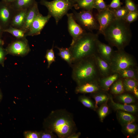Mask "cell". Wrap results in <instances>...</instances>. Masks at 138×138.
<instances>
[{
	"instance_id": "obj_46",
	"label": "cell",
	"mask_w": 138,
	"mask_h": 138,
	"mask_svg": "<svg viewBox=\"0 0 138 138\" xmlns=\"http://www.w3.org/2000/svg\"><path fill=\"white\" fill-rule=\"evenodd\" d=\"M4 44V42L3 41L0 39V46L3 45Z\"/></svg>"
},
{
	"instance_id": "obj_23",
	"label": "cell",
	"mask_w": 138,
	"mask_h": 138,
	"mask_svg": "<svg viewBox=\"0 0 138 138\" xmlns=\"http://www.w3.org/2000/svg\"><path fill=\"white\" fill-rule=\"evenodd\" d=\"M55 47L59 51L58 55L71 67L73 65L72 56L69 48H60L57 46Z\"/></svg>"
},
{
	"instance_id": "obj_5",
	"label": "cell",
	"mask_w": 138,
	"mask_h": 138,
	"mask_svg": "<svg viewBox=\"0 0 138 138\" xmlns=\"http://www.w3.org/2000/svg\"><path fill=\"white\" fill-rule=\"evenodd\" d=\"M40 3L47 8L48 14L54 18L56 25L75 4L71 0H53L51 1L41 0Z\"/></svg>"
},
{
	"instance_id": "obj_25",
	"label": "cell",
	"mask_w": 138,
	"mask_h": 138,
	"mask_svg": "<svg viewBox=\"0 0 138 138\" xmlns=\"http://www.w3.org/2000/svg\"><path fill=\"white\" fill-rule=\"evenodd\" d=\"M110 88L111 93L114 95H119L124 93L122 79L120 78L115 81Z\"/></svg>"
},
{
	"instance_id": "obj_47",
	"label": "cell",
	"mask_w": 138,
	"mask_h": 138,
	"mask_svg": "<svg viewBox=\"0 0 138 138\" xmlns=\"http://www.w3.org/2000/svg\"><path fill=\"white\" fill-rule=\"evenodd\" d=\"M75 4L77 3L79 0H71Z\"/></svg>"
},
{
	"instance_id": "obj_41",
	"label": "cell",
	"mask_w": 138,
	"mask_h": 138,
	"mask_svg": "<svg viewBox=\"0 0 138 138\" xmlns=\"http://www.w3.org/2000/svg\"><path fill=\"white\" fill-rule=\"evenodd\" d=\"M6 53L5 50H4L1 46H0V64L3 66L4 65V63Z\"/></svg>"
},
{
	"instance_id": "obj_12",
	"label": "cell",
	"mask_w": 138,
	"mask_h": 138,
	"mask_svg": "<svg viewBox=\"0 0 138 138\" xmlns=\"http://www.w3.org/2000/svg\"><path fill=\"white\" fill-rule=\"evenodd\" d=\"M15 12L10 3H7L6 5L0 7V21L7 28L10 26Z\"/></svg>"
},
{
	"instance_id": "obj_29",
	"label": "cell",
	"mask_w": 138,
	"mask_h": 138,
	"mask_svg": "<svg viewBox=\"0 0 138 138\" xmlns=\"http://www.w3.org/2000/svg\"><path fill=\"white\" fill-rule=\"evenodd\" d=\"M112 10L116 19H118L124 20L126 16L129 12L125 6Z\"/></svg>"
},
{
	"instance_id": "obj_22",
	"label": "cell",
	"mask_w": 138,
	"mask_h": 138,
	"mask_svg": "<svg viewBox=\"0 0 138 138\" xmlns=\"http://www.w3.org/2000/svg\"><path fill=\"white\" fill-rule=\"evenodd\" d=\"M117 116L120 122L123 125L133 123L135 120V118L132 115L127 112L118 110Z\"/></svg>"
},
{
	"instance_id": "obj_20",
	"label": "cell",
	"mask_w": 138,
	"mask_h": 138,
	"mask_svg": "<svg viewBox=\"0 0 138 138\" xmlns=\"http://www.w3.org/2000/svg\"><path fill=\"white\" fill-rule=\"evenodd\" d=\"M109 98L111 105L114 109L132 113H135L137 111V107L135 105L122 104L116 103L113 101L111 96H109Z\"/></svg>"
},
{
	"instance_id": "obj_43",
	"label": "cell",
	"mask_w": 138,
	"mask_h": 138,
	"mask_svg": "<svg viewBox=\"0 0 138 138\" xmlns=\"http://www.w3.org/2000/svg\"><path fill=\"white\" fill-rule=\"evenodd\" d=\"M132 92L136 96L137 98L138 97V90L137 86L135 87L134 88Z\"/></svg>"
},
{
	"instance_id": "obj_39",
	"label": "cell",
	"mask_w": 138,
	"mask_h": 138,
	"mask_svg": "<svg viewBox=\"0 0 138 138\" xmlns=\"http://www.w3.org/2000/svg\"><path fill=\"white\" fill-rule=\"evenodd\" d=\"M23 134L25 138H40L39 132L27 131H24Z\"/></svg>"
},
{
	"instance_id": "obj_16",
	"label": "cell",
	"mask_w": 138,
	"mask_h": 138,
	"mask_svg": "<svg viewBox=\"0 0 138 138\" xmlns=\"http://www.w3.org/2000/svg\"><path fill=\"white\" fill-rule=\"evenodd\" d=\"M102 90L98 83L89 82L77 86L75 88V92L76 94L93 93Z\"/></svg>"
},
{
	"instance_id": "obj_34",
	"label": "cell",
	"mask_w": 138,
	"mask_h": 138,
	"mask_svg": "<svg viewBox=\"0 0 138 138\" xmlns=\"http://www.w3.org/2000/svg\"><path fill=\"white\" fill-rule=\"evenodd\" d=\"M124 130L125 132L129 135L134 134L137 131V127L136 125L132 123L124 125Z\"/></svg>"
},
{
	"instance_id": "obj_9",
	"label": "cell",
	"mask_w": 138,
	"mask_h": 138,
	"mask_svg": "<svg viewBox=\"0 0 138 138\" xmlns=\"http://www.w3.org/2000/svg\"><path fill=\"white\" fill-rule=\"evenodd\" d=\"M51 17L49 14L44 16L39 12L32 23L28 31L26 33V36H33L40 34Z\"/></svg>"
},
{
	"instance_id": "obj_2",
	"label": "cell",
	"mask_w": 138,
	"mask_h": 138,
	"mask_svg": "<svg viewBox=\"0 0 138 138\" xmlns=\"http://www.w3.org/2000/svg\"><path fill=\"white\" fill-rule=\"evenodd\" d=\"M102 34L109 44L118 50L124 49L132 37L130 24L125 20L117 19L105 28Z\"/></svg>"
},
{
	"instance_id": "obj_35",
	"label": "cell",
	"mask_w": 138,
	"mask_h": 138,
	"mask_svg": "<svg viewBox=\"0 0 138 138\" xmlns=\"http://www.w3.org/2000/svg\"><path fill=\"white\" fill-rule=\"evenodd\" d=\"M94 8L96 9L98 12L108 8L107 5L103 0H94Z\"/></svg>"
},
{
	"instance_id": "obj_36",
	"label": "cell",
	"mask_w": 138,
	"mask_h": 138,
	"mask_svg": "<svg viewBox=\"0 0 138 138\" xmlns=\"http://www.w3.org/2000/svg\"><path fill=\"white\" fill-rule=\"evenodd\" d=\"M138 17V11L129 12L126 16L124 20L126 22L130 24L136 20Z\"/></svg>"
},
{
	"instance_id": "obj_30",
	"label": "cell",
	"mask_w": 138,
	"mask_h": 138,
	"mask_svg": "<svg viewBox=\"0 0 138 138\" xmlns=\"http://www.w3.org/2000/svg\"><path fill=\"white\" fill-rule=\"evenodd\" d=\"M78 101L85 107L95 110L96 108L93 102L88 97L84 95L79 96Z\"/></svg>"
},
{
	"instance_id": "obj_44",
	"label": "cell",
	"mask_w": 138,
	"mask_h": 138,
	"mask_svg": "<svg viewBox=\"0 0 138 138\" xmlns=\"http://www.w3.org/2000/svg\"><path fill=\"white\" fill-rule=\"evenodd\" d=\"M5 3H11L14 2L16 0H3Z\"/></svg>"
},
{
	"instance_id": "obj_11",
	"label": "cell",
	"mask_w": 138,
	"mask_h": 138,
	"mask_svg": "<svg viewBox=\"0 0 138 138\" xmlns=\"http://www.w3.org/2000/svg\"><path fill=\"white\" fill-rule=\"evenodd\" d=\"M66 15L67 18L68 30L72 38V41H74L86 32L85 30L76 22L73 13H67Z\"/></svg>"
},
{
	"instance_id": "obj_31",
	"label": "cell",
	"mask_w": 138,
	"mask_h": 138,
	"mask_svg": "<svg viewBox=\"0 0 138 138\" xmlns=\"http://www.w3.org/2000/svg\"><path fill=\"white\" fill-rule=\"evenodd\" d=\"M117 98L120 102L124 103L130 104L135 102L133 97L128 94L123 93L118 95Z\"/></svg>"
},
{
	"instance_id": "obj_40",
	"label": "cell",
	"mask_w": 138,
	"mask_h": 138,
	"mask_svg": "<svg viewBox=\"0 0 138 138\" xmlns=\"http://www.w3.org/2000/svg\"><path fill=\"white\" fill-rule=\"evenodd\" d=\"M121 4L120 0H112L107 7L112 9H117L121 7Z\"/></svg>"
},
{
	"instance_id": "obj_28",
	"label": "cell",
	"mask_w": 138,
	"mask_h": 138,
	"mask_svg": "<svg viewBox=\"0 0 138 138\" xmlns=\"http://www.w3.org/2000/svg\"><path fill=\"white\" fill-rule=\"evenodd\" d=\"M101 91L94 93L93 96L95 101L96 108H98V105L106 102L109 99V97L106 93L100 92Z\"/></svg>"
},
{
	"instance_id": "obj_15",
	"label": "cell",
	"mask_w": 138,
	"mask_h": 138,
	"mask_svg": "<svg viewBox=\"0 0 138 138\" xmlns=\"http://www.w3.org/2000/svg\"><path fill=\"white\" fill-rule=\"evenodd\" d=\"M95 57L101 77H105L113 73L110 63L102 59L97 53L95 54Z\"/></svg>"
},
{
	"instance_id": "obj_18",
	"label": "cell",
	"mask_w": 138,
	"mask_h": 138,
	"mask_svg": "<svg viewBox=\"0 0 138 138\" xmlns=\"http://www.w3.org/2000/svg\"><path fill=\"white\" fill-rule=\"evenodd\" d=\"M120 78L117 73H114L108 76L101 77L99 79L98 83L102 90H108L112 84Z\"/></svg>"
},
{
	"instance_id": "obj_17",
	"label": "cell",
	"mask_w": 138,
	"mask_h": 138,
	"mask_svg": "<svg viewBox=\"0 0 138 138\" xmlns=\"http://www.w3.org/2000/svg\"><path fill=\"white\" fill-rule=\"evenodd\" d=\"M27 10V9L16 11L12 18L10 26L22 29L25 23Z\"/></svg>"
},
{
	"instance_id": "obj_37",
	"label": "cell",
	"mask_w": 138,
	"mask_h": 138,
	"mask_svg": "<svg viewBox=\"0 0 138 138\" xmlns=\"http://www.w3.org/2000/svg\"><path fill=\"white\" fill-rule=\"evenodd\" d=\"M125 7L129 12L138 11L137 6L132 0H125Z\"/></svg>"
},
{
	"instance_id": "obj_8",
	"label": "cell",
	"mask_w": 138,
	"mask_h": 138,
	"mask_svg": "<svg viewBox=\"0 0 138 138\" xmlns=\"http://www.w3.org/2000/svg\"><path fill=\"white\" fill-rule=\"evenodd\" d=\"M7 53L22 56L27 54L30 50L28 41L26 38L17 39L9 44L5 49Z\"/></svg>"
},
{
	"instance_id": "obj_1",
	"label": "cell",
	"mask_w": 138,
	"mask_h": 138,
	"mask_svg": "<svg viewBox=\"0 0 138 138\" xmlns=\"http://www.w3.org/2000/svg\"><path fill=\"white\" fill-rule=\"evenodd\" d=\"M43 125L44 129L55 133L60 138H68L77 130L73 115L63 109L52 111L44 119Z\"/></svg>"
},
{
	"instance_id": "obj_14",
	"label": "cell",
	"mask_w": 138,
	"mask_h": 138,
	"mask_svg": "<svg viewBox=\"0 0 138 138\" xmlns=\"http://www.w3.org/2000/svg\"><path fill=\"white\" fill-rule=\"evenodd\" d=\"M39 12L38 4L35 1L33 5L27 9L25 23L21 29L26 33L34 18Z\"/></svg>"
},
{
	"instance_id": "obj_4",
	"label": "cell",
	"mask_w": 138,
	"mask_h": 138,
	"mask_svg": "<svg viewBox=\"0 0 138 138\" xmlns=\"http://www.w3.org/2000/svg\"><path fill=\"white\" fill-rule=\"evenodd\" d=\"M98 33L86 32L76 40L72 41L69 48L71 53L73 64L83 59L97 53Z\"/></svg>"
},
{
	"instance_id": "obj_42",
	"label": "cell",
	"mask_w": 138,
	"mask_h": 138,
	"mask_svg": "<svg viewBox=\"0 0 138 138\" xmlns=\"http://www.w3.org/2000/svg\"><path fill=\"white\" fill-rule=\"evenodd\" d=\"M81 135L80 132H79L77 133L76 132L73 133L70 135L68 138H78Z\"/></svg>"
},
{
	"instance_id": "obj_10",
	"label": "cell",
	"mask_w": 138,
	"mask_h": 138,
	"mask_svg": "<svg viewBox=\"0 0 138 138\" xmlns=\"http://www.w3.org/2000/svg\"><path fill=\"white\" fill-rule=\"evenodd\" d=\"M95 18L99 22V33L102 34L105 28L116 19L112 9L108 8L98 12Z\"/></svg>"
},
{
	"instance_id": "obj_6",
	"label": "cell",
	"mask_w": 138,
	"mask_h": 138,
	"mask_svg": "<svg viewBox=\"0 0 138 138\" xmlns=\"http://www.w3.org/2000/svg\"><path fill=\"white\" fill-rule=\"evenodd\" d=\"M110 64L113 73L128 68L137 67L135 57L124 49L114 51Z\"/></svg>"
},
{
	"instance_id": "obj_32",
	"label": "cell",
	"mask_w": 138,
	"mask_h": 138,
	"mask_svg": "<svg viewBox=\"0 0 138 138\" xmlns=\"http://www.w3.org/2000/svg\"><path fill=\"white\" fill-rule=\"evenodd\" d=\"M53 44L52 48L48 49L46 52L45 57L47 62V68H49L51 64L55 61V57L53 50Z\"/></svg>"
},
{
	"instance_id": "obj_48",
	"label": "cell",
	"mask_w": 138,
	"mask_h": 138,
	"mask_svg": "<svg viewBox=\"0 0 138 138\" xmlns=\"http://www.w3.org/2000/svg\"><path fill=\"white\" fill-rule=\"evenodd\" d=\"M3 30H2L1 27V25H0V33L2 31H3Z\"/></svg>"
},
{
	"instance_id": "obj_3",
	"label": "cell",
	"mask_w": 138,
	"mask_h": 138,
	"mask_svg": "<svg viewBox=\"0 0 138 138\" xmlns=\"http://www.w3.org/2000/svg\"><path fill=\"white\" fill-rule=\"evenodd\" d=\"M72 77L77 86L87 83H98L101 77L95 55L86 57L73 63Z\"/></svg>"
},
{
	"instance_id": "obj_27",
	"label": "cell",
	"mask_w": 138,
	"mask_h": 138,
	"mask_svg": "<svg viewBox=\"0 0 138 138\" xmlns=\"http://www.w3.org/2000/svg\"><path fill=\"white\" fill-rule=\"evenodd\" d=\"M125 91L132 92L134 88L138 86V80L131 78L122 79Z\"/></svg>"
},
{
	"instance_id": "obj_21",
	"label": "cell",
	"mask_w": 138,
	"mask_h": 138,
	"mask_svg": "<svg viewBox=\"0 0 138 138\" xmlns=\"http://www.w3.org/2000/svg\"><path fill=\"white\" fill-rule=\"evenodd\" d=\"M35 2V0H16L10 4L16 12L28 9L33 5Z\"/></svg>"
},
{
	"instance_id": "obj_26",
	"label": "cell",
	"mask_w": 138,
	"mask_h": 138,
	"mask_svg": "<svg viewBox=\"0 0 138 138\" xmlns=\"http://www.w3.org/2000/svg\"><path fill=\"white\" fill-rule=\"evenodd\" d=\"M3 31L10 33L17 39L23 38L26 37V32L25 31L10 26L7 28L3 29Z\"/></svg>"
},
{
	"instance_id": "obj_7",
	"label": "cell",
	"mask_w": 138,
	"mask_h": 138,
	"mask_svg": "<svg viewBox=\"0 0 138 138\" xmlns=\"http://www.w3.org/2000/svg\"><path fill=\"white\" fill-rule=\"evenodd\" d=\"M73 12L75 20L85 30L91 32L99 30V25L92 11L84 10L78 12L73 10Z\"/></svg>"
},
{
	"instance_id": "obj_19",
	"label": "cell",
	"mask_w": 138,
	"mask_h": 138,
	"mask_svg": "<svg viewBox=\"0 0 138 138\" xmlns=\"http://www.w3.org/2000/svg\"><path fill=\"white\" fill-rule=\"evenodd\" d=\"M120 78H131L138 80V68L137 67H130L118 72Z\"/></svg>"
},
{
	"instance_id": "obj_13",
	"label": "cell",
	"mask_w": 138,
	"mask_h": 138,
	"mask_svg": "<svg viewBox=\"0 0 138 138\" xmlns=\"http://www.w3.org/2000/svg\"><path fill=\"white\" fill-rule=\"evenodd\" d=\"M114 51L112 46L98 41L97 44V53L110 64Z\"/></svg>"
},
{
	"instance_id": "obj_24",
	"label": "cell",
	"mask_w": 138,
	"mask_h": 138,
	"mask_svg": "<svg viewBox=\"0 0 138 138\" xmlns=\"http://www.w3.org/2000/svg\"><path fill=\"white\" fill-rule=\"evenodd\" d=\"M94 0H79L75 4L74 7L76 9L82 8L84 10L92 11L94 8Z\"/></svg>"
},
{
	"instance_id": "obj_45",
	"label": "cell",
	"mask_w": 138,
	"mask_h": 138,
	"mask_svg": "<svg viewBox=\"0 0 138 138\" xmlns=\"http://www.w3.org/2000/svg\"><path fill=\"white\" fill-rule=\"evenodd\" d=\"M3 96L1 90L0 89V102L1 101L2 99Z\"/></svg>"
},
{
	"instance_id": "obj_38",
	"label": "cell",
	"mask_w": 138,
	"mask_h": 138,
	"mask_svg": "<svg viewBox=\"0 0 138 138\" xmlns=\"http://www.w3.org/2000/svg\"><path fill=\"white\" fill-rule=\"evenodd\" d=\"M40 138H55L57 136L51 131L46 129L39 132Z\"/></svg>"
},
{
	"instance_id": "obj_33",
	"label": "cell",
	"mask_w": 138,
	"mask_h": 138,
	"mask_svg": "<svg viewBox=\"0 0 138 138\" xmlns=\"http://www.w3.org/2000/svg\"><path fill=\"white\" fill-rule=\"evenodd\" d=\"M109 112V107L106 104L102 105L98 109V113L100 120L102 122L108 115Z\"/></svg>"
}]
</instances>
